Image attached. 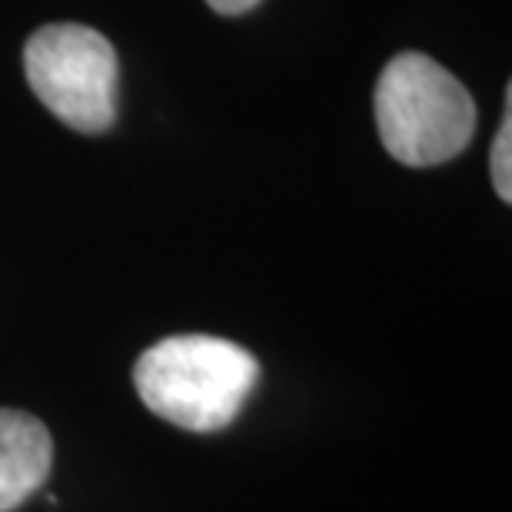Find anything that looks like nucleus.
<instances>
[{
    "label": "nucleus",
    "mask_w": 512,
    "mask_h": 512,
    "mask_svg": "<svg viewBox=\"0 0 512 512\" xmlns=\"http://www.w3.org/2000/svg\"><path fill=\"white\" fill-rule=\"evenodd\" d=\"M256 383L260 363L250 350L200 333L160 340L133 366L143 406L187 433L227 429Z\"/></svg>",
    "instance_id": "1"
},
{
    "label": "nucleus",
    "mask_w": 512,
    "mask_h": 512,
    "mask_svg": "<svg viewBox=\"0 0 512 512\" xmlns=\"http://www.w3.org/2000/svg\"><path fill=\"white\" fill-rule=\"evenodd\" d=\"M373 104L383 147L403 167H439L459 157L476 133L469 90L416 50L396 54L383 67Z\"/></svg>",
    "instance_id": "2"
},
{
    "label": "nucleus",
    "mask_w": 512,
    "mask_h": 512,
    "mask_svg": "<svg viewBox=\"0 0 512 512\" xmlns=\"http://www.w3.org/2000/svg\"><path fill=\"white\" fill-rule=\"evenodd\" d=\"M27 84L57 120L80 133H107L120 110L114 44L84 24H47L24 47Z\"/></svg>",
    "instance_id": "3"
},
{
    "label": "nucleus",
    "mask_w": 512,
    "mask_h": 512,
    "mask_svg": "<svg viewBox=\"0 0 512 512\" xmlns=\"http://www.w3.org/2000/svg\"><path fill=\"white\" fill-rule=\"evenodd\" d=\"M54 469V439L37 416L0 409V512L27 503Z\"/></svg>",
    "instance_id": "4"
},
{
    "label": "nucleus",
    "mask_w": 512,
    "mask_h": 512,
    "mask_svg": "<svg viewBox=\"0 0 512 512\" xmlns=\"http://www.w3.org/2000/svg\"><path fill=\"white\" fill-rule=\"evenodd\" d=\"M489 173H493V190L499 200L512 203V87H506V110L493 137V150H489Z\"/></svg>",
    "instance_id": "5"
},
{
    "label": "nucleus",
    "mask_w": 512,
    "mask_h": 512,
    "mask_svg": "<svg viewBox=\"0 0 512 512\" xmlns=\"http://www.w3.org/2000/svg\"><path fill=\"white\" fill-rule=\"evenodd\" d=\"M207 4L223 17H237V14H247V10H253L256 4H263V0H207Z\"/></svg>",
    "instance_id": "6"
}]
</instances>
